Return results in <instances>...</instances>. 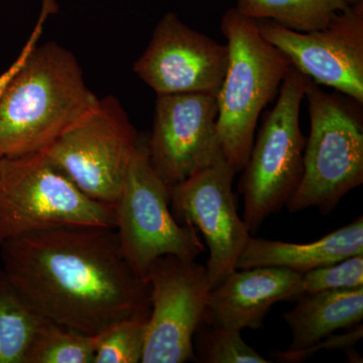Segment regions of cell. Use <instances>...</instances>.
<instances>
[{
    "mask_svg": "<svg viewBox=\"0 0 363 363\" xmlns=\"http://www.w3.org/2000/svg\"><path fill=\"white\" fill-rule=\"evenodd\" d=\"M4 272L40 316L91 336L149 319V281L121 250L114 227L58 225L0 245Z\"/></svg>",
    "mask_w": 363,
    "mask_h": 363,
    "instance_id": "1",
    "label": "cell"
},
{
    "mask_svg": "<svg viewBox=\"0 0 363 363\" xmlns=\"http://www.w3.org/2000/svg\"><path fill=\"white\" fill-rule=\"evenodd\" d=\"M97 99L73 52L56 42L35 45L0 100V155L47 149Z\"/></svg>",
    "mask_w": 363,
    "mask_h": 363,
    "instance_id": "2",
    "label": "cell"
},
{
    "mask_svg": "<svg viewBox=\"0 0 363 363\" xmlns=\"http://www.w3.org/2000/svg\"><path fill=\"white\" fill-rule=\"evenodd\" d=\"M220 30L229 57L217 95V130L222 155L238 173L250 157L260 114L279 94L292 63L236 7L222 16Z\"/></svg>",
    "mask_w": 363,
    "mask_h": 363,
    "instance_id": "3",
    "label": "cell"
},
{
    "mask_svg": "<svg viewBox=\"0 0 363 363\" xmlns=\"http://www.w3.org/2000/svg\"><path fill=\"white\" fill-rule=\"evenodd\" d=\"M310 135L304 172L289 211L317 208L329 215L341 199L363 183L362 104L342 93L326 92L310 80L306 88Z\"/></svg>",
    "mask_w": 363,
    "mask_h": 363,
    "instance_id": "4",
    "label": "cell"
},
{
    "mask_svg": "<svg viewBox=\"0 0 363 363\" xmlns=\"http://www.w3.org/2000/svg\"><path fill=\"white\" fill-rule=\"evenodd\" d=\"M309 81L291 67L242 169L238 189L243 196L242 220L250 233H257L267 217L286 206L302 180L306 138L300 111Z\"/></svg>",
    "mask_w": 363,
    "mask_h": 363,
    "instance_id": "5",
    "label": "cell"
},
{
    "mask_svg": "<svg viewBox=\"0 0 363 363\" xmlns=\"http://www.w3.org/2000/svg\"><path fill=\"white\" fill-rule=\"evenodd\" d=\"M58 225L116 226L114 208L84 194L43 150L0 159V245Z\"/></svg>",
    "mask_w": 363,
    "mask_h": 363,
    "instance_id": "6",
    "label": "cell"
},
{
    "mask_svg": "<svg viewBox=\"0 0 363 363\" xmlns=\"http://www.w3.org/2000/svg\"><path fill=\"white\" fill-rule=\"evenodd\" d=\"M138 143L128 112L109 95L43 152L88 197L114 208Z\"/></svg>",
    "mask_w": 363,
    "mask_h": 363,
    "instance_id": "7",
    "label": "cell"
},
{
    "mask_svg": "<svg viewBox=\"0 0 363 363\" xmlns=\"http://www.w3.org/2000/svg\"><path fill=\"white\" fill-rule=\"evenodd\" d=\"M114 211L123 255L143 278L157 257L196 259L204 250L197 229L172 213L169 189L150 166L147 143L138 140Z\"/></svg>",
    "mask_w": 363,
    "mask_h": 363,
    "instance_id": "8",
    "label": "cell"
},
{
    "mask_svg": "<svg viewBox=\"0 0 363 363\" xmlns=\"http://www.w3.org/2000/svg\"><path fill=\"white\" fill-rule=\"evenodd\" d=\"M145 279L150 314L142 363L196 362L193 336L206 316L210 286L206 266L167 255L152 262Z\"/></svg>",
    "mask_w": 363,
    "mask_h": 363,
    "instance_id": "9",
    "label": "cell"
},
{
    "mask_svg": "<svg viewBox=\"0 0 363 363\" xmlns=\"http://www.w3.org/2000/svg\"><path fill=\"white\" fill-rule=\"evenodd\" d=\"M235 174L220 152L210 166L169 189V204L176 220L195 227L206 240L211 289L235 271L250 238L236 210L233 191Z\"/></svg>",
    "mask_w": 363,
    "mask_h": 363,
    "instance_id": "10",
    "label": "cell"
},
{
    "mask_svg": "<svg viewBox=\"0 0 363 363\" xmlns=\"http://www.w3.org/2000/svg\"><path fill=\"white\" fill-rule=\"evenodd\" d=\"M255 21L260 35L301 73L363 104V0L313 32H296L271 20Z\"/></svg>",
    "mask_w": 363,
    "mask_h": 363,
    "instance_id": "11",
    "label": "cell"
},
{
    "mask_svg": "<svg viewBox=\"0 0 363 363\" xmlns=\"http://www.w3.org/2000/svg\"><path fill=\"white\" fill-rule=\"evenodd\" d=\"M229 51L186 25L174 11L162 16L149 45L133 70L160 95L207 93L218 95L225 77Z\"/></svg>",
    "mask_w": 363,
    "mask_h": 363,
    "instance_id": "12",
    "label": "cell"
},
{
    "mask_svg": "<svg viewBox=\"0 0 363 363\" xmlns=\"http://www.w3.org/2000/svg\"><path fill=\"white\" fill-rule=\"evenodd\" d=\"M217 95H160L147 156L169 189L210 166L220 154Z\"/></svg>",
    "mask_w": 363,
    "mask_h": 363,
    "instance_id": "13",
    "label": "cell"
},
{
    "mask_svg": "<svg viewBox=\"0 0 363 363\" xmlns=\"http://www.w3.org/2000/svg\"><path fill=\"white\" fill-rule=\"evenodd\" d=\"M302 294V274L285 267L235 269L210 291L204 321L234 330H255L264 327L272 306Z\"/></svg>",
    "mask_w": 363,
    "mask_h": 363,
    "instance_id": "14",
    "label": "cell"
},
{
    "mask_svg": "<svg viewBox=\"0 0 363 363\" xmlns=\"http://www.w3.org/2000/svg\"><path fill=\"white\" fill-rule=\"evenodd\" d=\"M360 253H363L362 216L320 240L303 245L250 236L236 262V269L277 267L303 274Z\"/></svg>",
    "mask_w": 363,
    "mask_h": 363,
    "instance_id": "15",
    "label": "cell"
},
{
    "mask_svg": "<svg viewBox=\"0 0 363 363\" xmlns=\"http://www.w3.org/2000/svg\"><path fill=\"white\" fill-rule=\"evenodd\" d=\"M284 319L292 331V342L288 350L311 347L335 331L362 323L363 286L303 293L297 305L284 314Z\"/></svg>",
    "mask_w": 363,
    "mask_h": 363,
    "instance_id": "16",
    "label": "cell"
},
{
    "mask_svg": "<svg viewBox=\"0 0 363 363\" xmlns=\"http://www.w3.org/2000/svg\"><path fill=\"white\" fill-rule=\"evenodd\" d=\"M45 321L0 269V363H28Z\"/></svg>",
    "mask_w": 363,
    "mask_h": 363,
    "instance_id": "17",
    "label": "cell"
},
{
    "mask_svg": "<svg viewBox=\"0 0 363 363\" xmlns=\"http://www.w3.org/2000/svg\"><path fill=\"white\" fill-rule=\"evenodd\" d=\"M347 0H236V9L252 20H271L289 30L308 33L326 28L346 11Z\"/></svg>",
    "mask_w": 363,
    "mask_h": 363,
    "instance_id": "18",
    "label": "cell"
},
{
    "mask_svg": "<svg viewBox=\"0 0 363 363\" xmlns=\"http://www.w3.org/2000/svg\"><path fill=\"white\" fill-rule=\"evenodd\" d=\"M96 336L47 321L33 344L28 363H93Z\"/></svg>",
    "mask_w": 363,
    "mask_h": 363,
    "instance_id": "19",
    "label": "cell"
},
{
    "mask_svg": "<svg viewBox=\"0 0 363 363\" xmlns=\"http://www.w3.org/2000/svg\"><path fill=\"white\" fill-rule=\"evenodd\" d=\"M240 332L203 321L193 336L196 362L202 363H267L247 345Z\"/></svg>",
    "mask_w": 363,
    "mask_h": 363,
    "instance_id": "20",
    "label": "cell"
},
{
    "mask_svg": "<svg viewBox=\"0 0 363 363\" xmlns=\"http://www.w3.org/2000/svg\"><path fill=\"white\" fill-rule=\"evenodd\" d=\"M147 319L124 320L96 336L93 363L142 362Z\"/></svg>",
    "mask_w": 363,
    "mask_h": 363,
    "instance_id": "21",
    "label": "cell"
},
{
    "mask_svg": "<svg viewBox=\"0 0 363 363\" xmlns=\"http://www.w3.org/2000/svg\"><path fill=\"white\" fill-rule=\"evenodd\" d=\"M363 286V253L302 274L303 293L346 290Z\"/></svg>",
    "mask_w": 363,
    "mask_h": 363,
    "instance_id": "22",
    "label": "cell"
},
{
    "mask_svg": "<svg viewBox=\"0 0 363 363\" xmlns=\"http://www.w3.org/2000/svg\"><path fill=\"white\" fill-rule=\"evenodd\" d=\"M363 328L362 324L352 327V330L344 335L328 336L315 343L311 347L298 351H278L274 353V358L279 362H301L307 359L320 350H343L352 348L359 339L362 338Z\"/></svg>",
    "mask_w": 363,
    "mask_h": 363,
    "instance_id": "23",
    "label": "cell"
},
{
    "mask_svg": "<svg viewBox=\"0 0 363 363\" xmlns=\"http://www.w3.org/2000/svg\"><path fill=\"white\" fill-rule=\"evenodd\" d=\"M45 18L40 16L39 21H38L37 26H35V30L28 38V42L23 45V50H21L20 55L18 58L14 60L13 64L6 69V71L2 72L0 74V100H1L2 95H4V90H6V86L9 85V81L13 77L14 74L18 72V69L23 63L26 56L30 54L32 51L33 48L37 45L38 40H39L40 35L42 33L43 25H44Z\"/></svg>",
    "mask_w": 363,
    "mask_h": 363,
    "instance_id": "24",
    "label": "cell"
},
{
    "mask_svg": "<svg viewBox=\"0 0 363 363\" xmlns=\"http://www.w3.org/2000/svg\"><path fill=\"white\" fill-rule=\"evenodd\" d=\"M348 4H350V6H352V4H357V2L362 1V0H347Z\"/></svg>",
    "mask_w": 363,
    "mask_h": 363,
    "instance_id": "25",
    "label": "cell"
},
{
    "mask_svg": "<svg viewBox=\"0 0 363 363\" xmlns=\"http://www.w3.org/2000/svg\"><path fill=\"white\" fill-rule=\"evenodd\" d=\"M1 157H2L1 155H0V159H1Z\"/></svg>",
    "mask_w": 363,
    "mask_h": 363,
    "instance_id": "26",
    "label": "cell"
}]
</instances>
